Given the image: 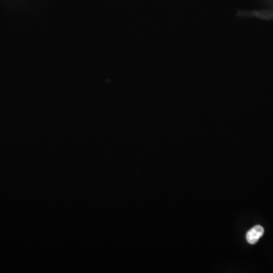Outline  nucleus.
<instances>
[{"mask_svg":"<svg viewBox=\"0 0 273 273\" xmlns=\"http://www.w3.org/2000/svg\"><path fill=\"white\" fill-rule=\"evenodd\" d=\"M264 229L263 226H256L254 228H252L250 230L247 232L246 238H247V242L250 244H255L258 241L259 239L264 235Z\"/></svg>","mask_w":273,"mask_h":273,"instance_id":"nucleus-1","label":"nucleus"}]
</instances>
